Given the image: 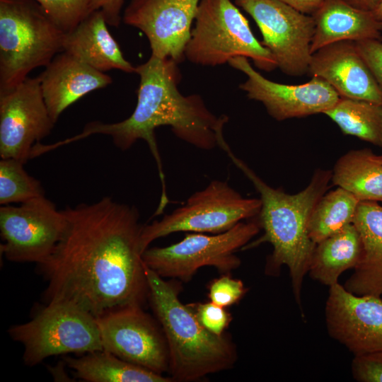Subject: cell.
<instances>
[{
    "label": "cell",
    "instance_id": "6da1fadb",
    "mask_svg": "<svg viewBox=\"0 0 382 382\" xmlns=\"http://www.w3.org/2000/svg\"><path fill=\"white\" fill-rule=\"evenodd\" d=\"M66 224L49 258L37 265L48 302L74 304L95 317L149 300L136 207L104 197L63 210Z\"/></svg>",
    "mask_w": 382,
    "mask_h": 382
},
{
    "label": "cell",
    "instance_id": "7a4b0ae2",
    "mask_svg": "<svg viewBox=\"0 0 382 382\" xmlns=\"http://www.w3.org/2000/svg\"><path fill=\"white\" fill-rule=\"evenodd\" d=\"M178 63L151 55L136 66L139 76L137 103L127 119L114 123L88 122L83 131L69 138L72 143L93 134L110 136L122 151L139 139L145 141L156 161L162 189L165 178L157 148L155 129L169 126L180 139L204 150L219 146L224 140L226 115H216L206 106L199 95H183L178 88L181 78Z\"/></svg>",
    "mask_w": 382,
    "mask_h": 382
},
{
    "label": "cell",
    "instance_id": "3957f363",
    "mask_svg": "<svg viewBox=\"0 0 382 382\" xmlns=\"http://www.w3.org/2000/svg\"><path fill=\"white\" fill-rule=\"evenodd\" d=\"M220 148L253 183L262 202L257 219L264 234L243 249L265 242L272 245L273 251L265 271L269 274H276L282 265L288 267L294 296L301 309L302 284L316 245L308 235V220L316 204L328 188L332 171L317 170L306 187L290 195L263 181L232 152L226 140L221 142Z\"/></svg>",
    "mask_w": 382,
    "mask_h": 382
},
{
    "label": "cell",
    "instance_id": "277c9868",
    "mask_svg": "<svg viewBox=\"0 0 382 382\" xmlns=\"http://www.w3.org/2000/svg\"><path fill=\"white\" fill-rule=\"evenodd\" d=\"M144 267L149 301L166 339L173 380L196 381L231 369L237 353L230 338L203 327L190 306L180 300L179 284L166 281L145 264Z\"/></svg>",
    "mask_w": 382,
    "mask_h": 382
},
{
    "label": "cell",
    "instance_id": "5b68a950",
    "mask_svg": "<svg viewBox=\"0 0 382 382\" xmlns=\"http://www.w3.org/2000/svg\"><path fill=\"white\" fill-rule=\"evenodd\" d=\"M64 36L35 0H0V93L63 52Z\"/></svg>",
    "mask_w": 382,
    "mask_h": 382
},
{
    "label": "cell",
    "instance_id": "8992f818",
    "mask_svg": "<svg viewBox=\"0 0 382 382\" xmlns=\"http://www.w3.org/2000/svg\"><path fill=\"white\" fill-rule=\"evenodd\" d=\"M195 21L184 52L190 62L216 66L244 57L261 70L277 68L270 52L256 39L248 20L231 0H200Z\"/></svg>",
    "mask_w": 382,
    "mask_h": 382
},
{
    "label": "cell",
    "instance_id": "52a82bcc",
    "mask_svg": "<svg viewBox=\"0 0 382 382\" xmlns=\"http://www.w3.org/2000/svg\"><path fill=\"white\" fill-rule=\"evenodd\" d=\"M8 332L23 345V359L30 366L52 356L103 349L96 317L66 302L47 303L30 321Z\"/></svg>",
    "mask_w": 382,
    "mask_h": 382
},
{
    "label": "cell",
    "instance_id": "ba28073f",
    "mask_svg": "<svg viewBox=\"0 0 382 382\" xmlns=\"http://www.w3.org/2000/svg\"><path fill=\"white\" fill-rule=\"evenodd\" d=\"M261 207L260 198L244 197L227 182L212 180L204 189L190 196L183 205L143 226L142 254L154 241L176 232H225L241 221L257 217Z\"/></svg>",
    "mask_w": 382,
    "mask_h": 382
},
{
    "label": "cell",
    "instance_id": "9c48e42d",
    "mask_svg": "<svg viewBox=\"0 0 382 382\" xmlns=\"http://www.w3.org/2000/svg\"><path fill=\"white\" fill-rule=\"evenodd\" d=\"M260 228L257 216L241 221L221 233H188L183 240L170 245L146 248L142 260L160 277L183 282L190 281L204 266H212L221 273L228 274L241 262L236 252L249 243Z\"/></svg>",
    "mask_w": 382,
    "mask_h": 382
},
{
    "label": "cell",
    "instance_id": "30bf717a",
    "mask_svg": "<svg viewBox=\"0 0 382 382\" xmlns=\"http://www.w3.org/2000/svg\"><path fill=\"white\" fill-rule=\"evenodd\" d=\"M235 4L255 21L262 35L261 43L277 68L294 77L308 72L315 30L312 16L279 0H235Z\"/></svg>",
    "mask_w": 382,
    "mask_h": 382
},
{
    "label": "cell",
    "instance_id": "8fae6325",
    "mask_svg": "<svg viewBox=\"0 0 382 382\" xmlns=\"http://www.w3.org/2000/svg\"><path fill=\"white\" fill-rule=\"evenodd\" d=\"M63 210L45 196L0 207L1 253L16 262H45L64 232Z\"/></svg>",
    "mask_w": 382,
    "mask_h": 382
},
{
    "label": "cell",
    "instance_id": "7c38bea8",
    "mask_svg": "<svg viewBox=\"0 0 382 382\" xmlns=\"http://www.w3.org/2000/svg\"><path fill=\"white\" fill-rule=\"evenodd\" d=\"M103 349L156 374L169 373L166 339L143 306L127 305L96 317Z\"/></svg>",
    "mask_w": 382,
    "mask_h": 382
},
{
    "label": "cell",
    "instance_id": "4fadbf2b",
    "mask_svg": "<svg viewBox=\"0 0 382 382\" xmlns=\"http://www.w3.org/2000/svg\"><path fill=\"white\" fill-rule=\"evenodd\" d=\"M45 102L39 76L27 77L0 93V156L25 163L33 146L54 126Z\"/></svg>",
    "mask_w": 382,
    "mask_h": 382
},
{
    "label": "cell",
    "instance_id": "5bb4252c",
    "mask_svg": "<svg viewBox=\"0 0 382 382\" xmlns=\"http://www.w3.org/2000/svg\"><path fill=\"white\" fill-rule=\"evenodd\" d=\"M228 64L246 75L247 79L239 88L248 98L260 102L277 121L323 114L340 98L326 81L318 76L303 84L286 85L265 78L246 57L233 58Z\"/></svg>",
    "mask_w": 382,
    "mask_h": 382
},
{
    "label": "cell",
    "instance_id": "9a60e30c",
    "mask_svg": "<svg viewBox=\"0 0 382 382\" xmlns=\"http://www.w3.org/2000/svg\"><path fill=\"white\" fill-rule=\"evenodd\" d=\"M200 0H131L122 20L146 36L151 54L179 64Z\"/></svg>",
    "mask_w": 382,
    "mask_h": 382
},
{
    "label": "cell",
    "instance_id": "2e32d148",
    "mask_svg": "<svg viewBox=\"0 0 382 382\" xmlns=\"http://www.w3.org/2000/svg\"><path fill=\"white\" fill-rule=\"evenodd\" d=\"M330 336L354 356L382 350V299L356 295L336 283L325 305Z\"/></svg>",
    "mask_w": 382,
    "mask_h": 382
},
{
    "label": "cell",
    "instance_id": "e0dca14e",
    "mask_svg": "<svg viewBox=\"0 0 382 382\" xmlns=\"http://www.w3.org/2000/svg\"><path fill=\"white\" fill-rule=\"evenodd\" d=\"M308 72L326 81L340 98L382 105V91L355 42L338 41L318 50L311 54Z\"/></svg>",
    "mask_w": 382,
    "mask_h": 382
},
{
    "label": "cell",
    "instance_id": "ac0fdd59",
    "mask_svg": "<svg viewBox=\"0 0 382 382\" xmlns=\"http://www.w3.org/2000/svg\"><path fill=\"white\" fill-rule=\"evenodd\" d=\"M42 96L56 123L61 114L85 95L105 88L112 78L66 52L57 54L39 75Z\"/></svg>",
    "mask_w": 382,
    "mask_h": 382
},
{
    "label": "cell",
    "instance_id": "d6986e66",
    "mask_svg": "<svg viewBox=\"0 0 382 382\" xmlns=\"http://www.w3.org/2000/svg\"><path fill=\"white\" fill-rule=\"evenodd\" d=\"M101 11L89 13L72 31L65 33L63 52L101 72L117 69L136 73L108 30Z\"/></svg>",
    "mask_w": 382,
    "mask_h": 382
},
{
    "label": "cell",
    "instance_id": "ffe728a7",
    "mask_svg": "<svg viewBox=\"0 0 382 382\" xmlns=\"http://www.w3.org/2000/svg\"><path fill=\"white\" fill-rule=\"evenodd\" d=\"M312 16L315 30L311 54L338 41H382V25L373 12L355 8L345 0H323Z\"/></svg>",
    "mask_w": 382,
    "mask_h": 382
},
{
    "label": "cell",
    "instance_id": "44dd1931",
    "mask_svg": "<svg viewBox=\"0 0 382 382\" xmlns=\"http://www.w3.org/2000/svg\"><path fill=\"white\" fill-rule=\"evenodd\" d=\"M362 243L361 258L345 288L356 295H382V206L360 201L353 220Z\"/></svg>",
    "mask_w": 382,
    "mask_h": 382
},
{
    "label": "cell",
    "instance_id": "7402d4cb",
    "mask_svg": "<svg viewBox=\"0 0 382 382\" xmlns=\"http://www.w3.org/2000/svg\"><path fill=\"white\" fill-rule=\"evenodd\" d=\"M362 255L360 235L352 224L318 243L314 248L308 273L320 283L332 286L349 269H354Z\"/></svg>",
    "mask_w": 382,
    "mask_h": 382
},
{
    "label": "cell",
    "instance_id": "603a6c76",
    "mask_svg": "<svg viewBox=\"0 0 382 382\" xmlns=\"http://www.w3.org/2000/svg\"><path fill=\"white\" fill-rule=\"evenodd\" d=\"M331 181L359 201L382 202V156L369 149L351 150L335 163Z\"/></svg>",
    "mask_w": 382,
    "mask_h": 382
},
{
    "label": "cell",
    "instance_id": "cb8c5ba5",
    "mask_svg": "<svg viewBox=\"0 0 382 382\" xmlns=\"http://www.w3.org/2000/svg\"><path fill=\"white\" fill-rule=\"evenodd\" d=\"M75 376L88 382H173L169 376L156 374L127 361L104 349L82 357H64Z\"/></svg>",
    "mask_w": 382,
    "mask_h": 382
},
{
    "label": "cell",
    "instance_id": "d4e9b609",
    "mask_svg": "<svg viewBox=\"0 0 382 382\" xmlns=\"http://www.w3.org/2000/svg\"><path fill=\"white\" fill-rule=\"evenodd\" d=\"M343 134L382 147V105L363 100L340 98L323 113Z\"/></svg>",
    "mask_w": 382,
    "mask_h": 382
},
{
    "label": "cell",
    "instance_id": "484cf974",
    "mask_svg": "<svg viewBox=\"0 0 382 382\" xmlns=\"http://www.w3.org/2000/svg\"><path fill=\"white\" fill-rule=\"evenodd\" d=\"M359 200L337 187L324 194L313 209L308 224V235L317 244L353 223Z\"/></svg>",
    "mask_w": 382,
    "mask_h": 382
},
{
    "label": "cell",
    "instance_id": "4316f807",
    "mask_svg": "<svg viewBox=\"0 0 382 382\" xmlns=\"http://www.w3.org/2000/svg\"><path fill=\"white\" fill-rule=\"evenodd\" d=\"M24 163L12 158L0 161V204L23 203L45 196L41 183L24 169Z\"/></svg>",
    "mask_w": 382,
    "mask_h": 382
},
{
    "label": "cell",
    "instance_id": "83f0119b",
    "mask_svg": "<svg viewBox=\"0 0 382 382\" xmlns=\"http://www.w3.org/2000/svg\"><path fill=\"white\" fill-rule=\"evenodd\" d=\"M64 34L72 31L90 13L92 0H35Z\"/></svg>",
    "mask_w": 382,
    "mask_h": 382
},
{
    "label": "cell",
    "instance_id": "f1b7e54d",
    "mask_svg": "<svg viewBox=\"0 0 382 382\" xmlns=\"http://www.w3.org/2000/svg\"><path fill=\"white\" fill-rule=\"evenodd\" d=\"M211 302L226 308L236 303L247 292L243 282L224 274L212 280L208 286Z\"/></svg>",
    "mask_w": 382,
    "mask_h": 382
},
{
    "label": "cell",
    "instance_id": "f546056e",
    "mask_svg": "<svg viewBox=\"0 0 382 382\" xmlns=\"http://www.w3.org/2000/svg\"><path fill=\"white\" fill-rule=\"evenodd\" d=\"M199 323L216 335H222L229 326L232 317L226 308L212 302L190 304Z\"/></svg>",
    "mask_w": 382,
    "mask_h": 382
},
{
    "label": "cell",
    "instance_id": "4dcf8cb0",
    "mask_svg": "<svg viewBox=\"0 0 382 382\" xmlns=\"http://www.w3.org/2000/svg\"><path fill=\"white\" fill-rule=\"evenodd\" d=\"M351 367L357 381L382 382V350L354 356Z\"/></svg>",
    "mask_w": 382,
    "mask_h": 382
},
{
    "label": "cell",
    "instance_id": "1f68e13d",
    "mask_svg": "<svg viewBox=\"0 0 382 382\" xmlns=\"http://www.w3.org/2000/svg\"><path fill=\"white\" fill-rule=\"evenodd\" d=\"M355 45L382 91V41L365 40Z\"/></svg>",
    "mask_w": 382,
    "mask_h": 382
},
{
    "label": "cell",
    "instance_id": "d6a6232c",
    "mask_svg": "<svg viewBox=\"0 0 382 382\" xmlns=\"http://www.w3.org/2000/svg\"><path fill=\"white\" fill-rule=\"evenodd\" d=\"M124 0H92L90 4V13L94 11H102L108 25L118 27L122 17L121 11Z\"/></svg>",
    "mask_w": 382,
    "mask_h": 382
},
{
    "label": "cell",
    "instance_id": "836d02e7",
    "mask_svg": "<svg viewBox=\"0 0 382 382\" xmlns=\"http://www.w3.org/2000/svg\"><path fill=\"white\" fill-rule=\"evenodd\" d=\"M305 14L312 16L323 0H279Z\"/></svg>",
    "mask_w": 382,
    "mask_h": 382
},
{
    "label": "cell",
    "instance_id": "e575fe53",
    "mask_svg": "<svg viewBox=\"0 0 382 382\" xmlns=\"http://www.w3.org/2000/svg\"><path fill=\"white\" fill-rule=\"evenodd\" d=\"M355 8L373 12L382 2V0H345Z\"/></svg>",
    "mask_w": 382,
    "mask_h": 382
},
{
    "label": "cell",
    "instance_id": "d590c367",
    "mask_svg": "<svg viewBox=\"0 0 382 382\" xmlns=\"http://www.w3.org/2000/svg\"><path fill=\"white\" fill-rule=\"evenodd\" d=\"M374 15L376 18V19L381 23L382 25V2L381 4L373 11Z\"/></svg>",
    "mask_w": 382,
    "mask_h": 382
}]
</instances>
